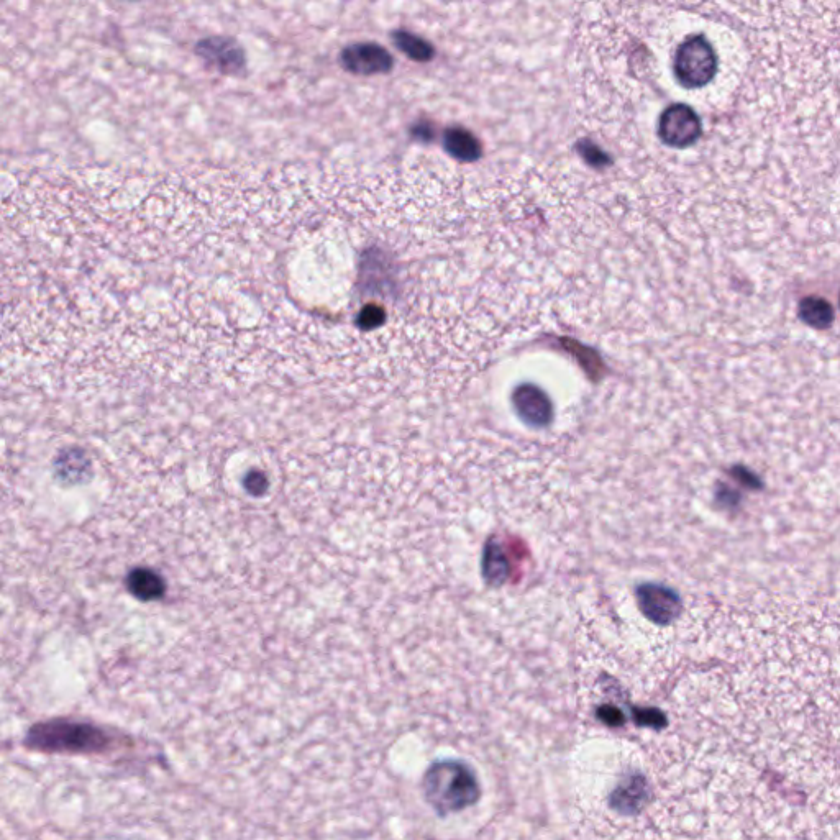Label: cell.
I'll use <instances>...</instances> for the list:
<instances>
[{
  "mask_svg": "<svg viewBox=\"0 0 840 840\" xmlns=\"http://www.w3.org/2000/svg\"><path fill=\"white\" fill-rule=\"evenodd\" d=\"M243 489L247 491L253 498H261L268 493L270 489V478L266 476L265 471L252 470L248 471L242 481Z\"/></svg>",
  "mask_w": 840,
  "mask_h": 840,
  "instance_id": "obj_13",
  "label": "cell"
},
{
  "mask_svg": "<svg viewBox=\"0 0 840 840\" xmlns=\"http://www.w3.org/2000/svg\"><path fill=\"white\" fill-rule=\"evenodd\" d=\"M110 744L112 739L104 729L86 722H42L27 737L28 747L56 754H101Z\"/></svg>",
  "mask_w": 840,
  "mask_h": 840,
  "instance_id": "obj_2",
  "label": "cell"
},
{
  "mask_svg": "<svg viewBox=\"0 0 840 840\" xmlns=\"http://www.w3.org/2000/svg\"><path fill=\"white\" fill-rule=\"evenodd\" d=\"M639 609L650 622L668 626L681 614V601L672 589L660 585L640 586L637 591Z\"/></svg>",
  "mask_w": 840,
  "mask_h": 840,
  "instance_id": "obj_7",
  "label": "cell"
},
{
  "mask_svg": "<svg viewBox=\"0 0 840 840\" xmlns=\"http://www.w3.org/2000/svg\"><path fill=\"white\" fill-rule=\"evenodd\" d=\"M719 60L713 45L704 35L686 38L676 48L673 73L686 89H701L716 78Z\"/></svg>",
  "mask_w": 840,
  "mask_h": 840,
  "instance_id": "obj_3",
  "label": "cell"
},
{
  "mask_svg": "<svg viewBox=\"0 0 840 840\" xmlns=\"http://www.w3.org/2000/svg\"><path fill=\"white\" fill-rule=\"evenodd\" d=\"M425 798L439 814L458 813L480 798L475 773L460 762L435 763L424 777Z\"/></svg>",
  "mask_w": 840,
  "mask_h": 840,
  "instance_id": "obj_1",
  "label": "cell"
},
{
  "mask_svg": "<svg viewBox=\"0 0 840 840\" xmlns=\"http://www.w3.org/2000/svg\"><path fill=\"white\" fill-rule=\"evenodd\" d=\"M340 64L345 71L355 76L386 74L393 69V56L378 43H352L340 53Z\"/></svg>",
  "mask_w": 840,
  "mask_h": 840,
  "instance_id": "obj_6",
  "label": "cell"
},
{
  "mask_svg": "<svg viewBox=\"0 0 840 840\" xmlns=\"http://www.w3.org/2000/svg\"><path fill=\"white\" fill-rule=\"evenodd\" d=\"M394 43H396L399 50L404 51L407 56H411L412 60L427 61L434 55V50H432V46L429 43H425L424 40L414 37L411 33H394Z\"/></svg>",
  "mask_w": 840,
  "mask_h": 840,
  "instance_id": "obj_12",
  "label": "cell"
},
{
  "mask_svg": "<svg viewBox=\"0 0 840 840\" xmlns=\"http://www.w3.org/2000/svg\"><path fill=\"white\" fill-rule=\"evenodd\" d=\"M445 150L460 161H476L480 158V142L465 128H448L443 137Z\"/></svg>",
  "mask_w": 840,
  "mask_h": 840,
  "instance_id": "obj_10",
  "label": "cell"
},
{
  "mask_svg": "<svg viewBox=\"0 0 840 840\" xmlns=\"http://www.w3.org/2000/svg\"><path fill=\"white\" fill-rule=\"evenodd\" d=\"M514 407L524 422L532 427H545L553 417L552 402L540 388L524 384L512 394Z\"/></svg>",
  "mask_w": 840,
  "mask_h": 840,
  "instance_id": "obj_8",
  "label": "cell"
},
{
  "mask_svg": "<svg viewBox=\"0 0 840 840\" xmlns=\"http://www.w3.org/2000/svg\"><path fill=\"white\" fill-rule=\"evenodd\" d=\"M128 593L140 601H158L166 594V581L151 568H135L125 580Z\"/></svg>",
  "mask_w": 840,
  "mask_h": 840,
  "instance_id": "obj_9",
  "label": "cell"
},
{
  "mask_svg": "<svg viewBox=\"0 0 840 840\" xmlns=\"http://www.w3.org/2000/svg\"><path fill=\"white\" fill-rule=\"evenodd\" d=\"M703 133L701 120L690 105L673 104L663 110L658 120V137L672 148H688Z\"/></svg>",
  "mask_w": 840,
  "mask_h": 840,
  "instance_id": "obj_5",
  "label": "cell"
},
{
  "mask_svg": "<svg viewBox=\"0 0 840 840\" xmlns=\"http://www.w3.org/2000/svg\"><path fill=\"white\" fill-rule=\"evenodd\" d=\"M799 319L814 329L824 330L834 322V309L822 297L808 296L799 302Z\"/></svg>",
  "mask_w": 840,
  "mask_h": 840,
  "instance_id": "obj_11",
  "label": "cell"
},
{
  "mask_svg": "<svg viewBox=\"0 0 840 840\" xmlns=\"http://www.w3.org/2000/svg\"><path fill=\"white\" fill-rule=\"evenodd\" d=\"M194 51L209 68L215 69L217 73L229 76V78H238L247 74V53L235 38H202L194 46Z\"/></svg>",
  "mask_w": 840,
  "mask_h": 840,
  "instance_id": "obj_4",
  "label": "cell"
},
{
  "mask_svg": "<svg viewBox=\"0 0 840 840\" xmlns=\"http://www.w3.org/2000/svg\"><path fill=\"white\" fill-rule=\"evenodd\" d=\"M839 304H840V299H839Z\"/></svg>",
  "mask_w": 840,
  "mask_h": 840,
  "instance_id": "obj_14",
  "label": "cell"
}]
</instances>
